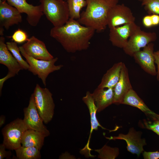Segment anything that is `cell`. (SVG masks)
I'll return each instance as SVG.
<instances>
[{
    "label": "cell",
    "mask_w": 159,
    "mask_h": 159,
    "mask_svg": "<svg viewBox=\"0 0 159 159\" xmlns=\"http://www.w3.org/2000/svg\"><path fill=\"white\" fill-rule=\"evenodd\" d=\"M95 31L92 28L81 24L77 20L69 18L64 25L52 27L50 35L67 52L74 53L89 48Z\"/></svg>",
    "instance_id": "6da1fadb"
},
{
    "label": "cell",
    "mask_w": 159,
    "mask_h": 159,
    "mask_svg": "<svg viewBox=\"0 0 159 159\" xmlns=\"http://www.w3.org/2000/svg\"><path fill=\"white\" fill-rule=\"evenodd\" d=\"M85 0L86 8L77 20L81 24L92 28L98 32L103 31L107 26L109 10L118 4L119 0Z\"/></svg>",
    "instance_id": "7a4b0ae2"
},
{
    "label": "cell",
    "mask_w": 159,
    "mask_h": 159,
    "mask_svg": "<svg viewBox=\"0 0 159 159\" xmlns=\"http://www.w3.org/2000/svg\"><path fill=\"white\" fill-rule=\"evenodd\" d=\"M42 11L54 27L64 24L69 19L67 1L63 0H40Z\"/></svg>",
    "instance_id": "3957f363"
},
{
    "label": "cell",
    "mask_w": 159,
    "mask_h": 159,
    "mask_svg": "<svg viewBox=\"0 0 159 159\" xmlns=\"http://www.w3.org/2000/svg\"><path fill=\"white\" fill-rule=\"evenodd\" d=\"M33 93L38 112L44 122L47 124L52 120L54 113L52 94L48 89L42 88L37 84Z\"/></svg>",
    "instance_id": "277c9868"
},
{
    "label": "cell",
    "mask_w": 159,
    "mask_h": 159,
    "mask_svg": "<svg viewBox=\"0 0 159 159\" xmlns=\"http://www.w3.org/2000/svg\"><path fill=\"white\" fill-rule=\"evenodd\" d=\"M19 48L21 55L25 58L29 65L28 70L34 75H37L45 86L46 85V79L49 74L59 70L63 67L62 65L54 64L58 59L57 57L48 61L38 59L27 55L21 46L19 47Z\"/></svg>",
    "instance_id": "5b68a950"
},
{
    "label": "cell",
    "mask_w": 159,
    "mask_h": 159,
    "mask_svg": "<svg viewBox=\"0 0 159 159\" xmlns=\"http://www.w3.org/2000/svg\"><path fill=\"white\" fill-rule=\"evenodd\" d=\"M28 129L23 120L19 118L6 125L2 130L3 143L6 148L13 150L21 146L24 134Z\"/></svg>",
    "instance_id": "8992f818"
},
{
    "label": "cell",
    "mask_w": 159,
    "mask_h": 159,
    "mask_svg": "<svg viewBox=\"0 0 159 159\" xmlns=\"http://www.w3.org/2000/svg\"><path fill=\"white\" fill-rule=\"evenodd\" d=\"M24 112L23 120L28 129L40 132L46 137L50 135L49 131L44 125L43 120L38 112L33 93L30 97L28 107L24 108Z\"/></svg>",
    "instance_id": "52a82bcc"
},
{
    "label": "cell",
    "mask_w": 159,
    "mask_h": 159,
    "mask_svg": "<svg viewBox=\"0 0 159 159\" xmlns=\"http://www.w3.org/2000/svg\"><path fill=\"white\" fill-rule=\"evenodd\" d=\"M5 39L3 36L0 37V63L6 66L8 69L7 74L0 79V94L4 82L8 79L18 74L19 71L24 69L8 50Z\"/></svg>",
    "instance_id": "ba28073f"
},
{
    "label": "cell",
    "mask_w": 159,
    "mask_h": 159,
    "mask_svg": "<svg viewBox=\"0 0 159 159\" xmlns=\"http://www.w3.org/2000/svg\"><path fill=\"white\" fill-rule=\"evenodd\" d=\"M157 38L154 32H147L142 30L140 26L130 37L126 46L123 49L127 54L133 57L136 52L140 50L148 44L155 41Z\"/></svg>",
    "instance_id": "9c48e42d"
},
{
    "label": "cell",
    "mask_w": 159,
    "mask_h": 159,
    "mask_svg": "<svg viewBox=\"0 0 159 159\" xmlns=\"http://www.w3.org/2000/svg\"><path fill=\"white\" fill-rule=\"evenodd\" d=\"M135 17L131 9L124 4H117L109 10L107 26L110 29L125 24L135 22Z\"/></svg>",
    "instance_id": "30bf717a"
},
{
    "label": "cell",
    "mask_w": 159,
    "mask_h": 159,
    "mask_svg": "<svg viewBox=\"0 0 159 159\" xmlns=\"http://www.w3.org/2000/svg\"><path fill=\"white\" fill-rule=\"evenodd\" d=\"M138 26L133 22L110 29L109 40L113 46L123 49L127 44L128 38L134 33Z\"/></svg>",
    "instance_id": "8fae6325"
},
{
    "label": "cell",
    "mask_w": 159,
    "mask_h": 159,
    "mask_svg": "<svg viewBox=\"0 0 159 159\" xmlns=\"http://www.w3.org/2000/svg\"><path fill=\"white\" fill-rule=\"evenodd\" d=\"M10 5L16 9L21 13L26 14V20L31 26L37 25L44 15L40 4L34 6L26 0H5Z\"/></svg>",
    "instance_id": "7c38bea8"
},
{
    "label": "cell",
    "mask_w": 159,
    "mask_h": 159,
    "mask_svg": "<svg viewBox=\"0 0 159 159\" xmlns=\"http://www.w3.org/2000/svg\"><path fill=\"white\" fill-rule=\"evenodd\" d=\"M141 135V132L137 131L133 127H131L126 134L121 133L117 136H111L106 138L110 140H125L127 143V150L139 156L144 151L143 147L146 144L145 139L142 138Z\"/></svg>",
    "instance_id": "4fadbf2b"
},
{
    "label": "cell",
    "mask_w": 159,
    "mask_h": 159,
    "mask_svg": "<svg viewBox=\"0 0 159 159\" xmlns=\"http://www.w3.org/2000/svg\"><path fill=\"white\" fill-rule=\"evenodd\" d=\"M154 44L152 42L148 44L142 50L135 52L133 57L136 63L146 72L152 76L157 74L154 55Z\"/></svg>",
    "instance_id": "5bb4252c"
},
{
    "label": "cell",
    "mask_w": 159,
    "mask_h": 159,
    "mask_svg": "<svg viewBox=\"0 0 159 159\" xmlns=\"http://www.w3.org/2000/svg\"><path fill=\"white\" fill-rule=\"evenodd\" d=\"M21 14L5 0H0V28L8 30L10 26L21 23Z\"/></svg>",
    "instance_id": "9a60e30c"
},
{
    "label": "cell",
    "mask_w": 159,
    "mask_h": 159,
    "mask_svg": "<svg viewBox=\"0 0 159 159\" xmlns=\"http://www.w3.org/2000/svg\"><path fill=\"white\" fill-rule=\"evenodd\" d=\"M21 47L27 55L35 59L48 61L54 58L44 43L35 36L31 37Z\"/></svg>",
    "instance_id": "2e32d148"
},
{
    "label": "cell",
    "mask_w": 159,
    "mask_h": 159,
    "mask_svg": "<svg viewBox=\"0 0 159 159\" xmlns=\"http://www.w3.org/2000/svg\"><path fill=\"white\" fill-rule=\"evenodd\" d=\"M132 88L127 68L123 63L119 80L114 88V104L116 105L122 104L126 94Z\"/></svg>",
    "instance_id": "e0dca14e"
},
{
    "label": "cell",
    "mask_w": 159,
    "mask_h": 159,
    "mask_svg": "<svg viewBox=\"0 0 159 159\" xmlns=\"http://www.w3.org/2000/svg\"><path fill=\"white\" fill-rule=\"evenodd\" d=\"M97 112H100L114 104V88H104L97 87L92 93Z\"/></svg>",
    "instance_id": "ac0fdd59"
},
{
    "label": "cell",
    "mask_w": 159,
    "mask_h": 159,
    "mask_svg": "<svg viewBox=\"0 0 159 159\" xmlns=\"http://www.w3.org/2000/svg\"><path fill=\"white\" fill-rule=\"evenodd\" d=\"M122 104L129 105L139 109L153 120H159V115L149 109L132 88L126 94Z\"/></svg>",
    "instance_id": "d6986e66"
},
{
    "label": "cell",
    "mask_w": 159,
    "mask_h": 159,
    "mask_svg": "<svg viewBox=\"0 0 159 159\" xmlns=\"http://www.w3.org/2000/svg\"><path fill=\"white\" fill-rule=\"evenodd\" d=\"M82 100L87 106L89 110L91 123V129L90 135L86 145L85 149L87 150L88 152H90L91 149L89 146L90 140L92 133L94 130H97L99 127H101L104 129H106L103 127L99 123L96 117V113L97 112V108L95 104L92 94L89 91H87L86 95L83 97Z\"/></svg>",
    "instance_id": "ffe728a7"
},
{
    "label": "cell",
    "mask_w": 159,
    "mask_h": 159,
    "mask_svg": "<svg viewBox=\"0 0 159 159\" xmlns=\"http://www.w3.org/2000/svg\"><path fill=\"white\" fill-rule=\"evenodd\" d=\"M123 63L120 62L114 64L104 74L97 87L114 88L119 80Z\"/></svg>",
    "instance_id": "44dd1931"
},
{
    "label": "cell",
    "mask_w": 159,
    "mask_h": 159,
    "mask_svg": "<svg viewBox=\"0 0 159 159\" xmlns=\"http://www.w3.org/2000/svg\"><path fill=\"white\" fill-rule=\"evenodd\" d=\"M46 136L42 133L32 129H28L23 137L21 144L24 147H34L40 150L44 145Z\"/></svg>",
    "instance_id": "7402d4cb"
},
{
    "label": "cell",
    "mask_w": 159,
    "mask_h": 159,
    "mask_svg": "<svg viewBox=\"0 0 159 159\" xmlns=\"http://www.w3.org/2000/svg\"><path fill=\"white\" fill-rule=\"evenodd\" d=\"M18 159H38L41 158L40 150L34 147L21 146L15 150Z\"/></svg>",
    "instance_id": "603a6c76"
},
{
    "label": "cell",
    "mask_w": 159,
    "mask_h": 159,
    "mask_svg": "<svg viewBox=\"0 0 159 159\" xmlns=\"http://www.w3.org/2000/svg\"><path fill=\"white\" fill-rule=\"evenodd\" d=\"M69 18L78 19L80 17V11L82 8L86 6L85 0H67Z\"/></svg>",
    "instance_id": "cb8c5ba5"
},
{
    "label": "cell",
    "mask_w": 159,
    "mask_h": 159,
    "mask_svg": "<svg viewBox=\"0 0 159 159\" xmlns=\"http://www.w3.org/2000/svg\"><path fill=\"white\" fill-rule=\"evenodd\" d=\"M6 44L8 50L23 69H28L29 65L26 61H25L22 57L19 47L18 46L17 43L14 42H8Z\"/></svg>",
    "instance_id": "d4e9b609"
},
{
    "label": "cell",
    "mask_w": 159,
    "mask_h": 159,
    "mask_svg": "<svg viewBox=\"0 0 159 159\" xmlns=\"http://www.w3.org/2000/svg\"><path fill=\"white\" fill-rule=\"evenodd\" d=\"M96 151L99 153L98 157L101 159H115L119 154L118 148H111L106 145Z\"/></svg>",
    "instance_id": "484cf974"
},
{
    "label": "cell",
    "mask_w": 159,
    "mask_h": 159,
    "mask_svg": "<svg viewBox=\"0 0 159 159\" xmlns=\"http://www.w3.org/2000/svg\"><path fill=\"white\" fill-rule=\"evenodd\" d=\"M141 5L149 14L159 15V0H144Z\"/></svg>",
    "instance_id": "4316f807"
},
{
    "label": "cell",
    "mask_w": 159,
    "mask_h": 159,
    "mask_svg": "<svg viewBox=\"0 0 159 159\" xmlns=\"http://www.w3.org/2000/svg\"><path fill=\"white\" fill-rule=\"evenodd\" d=\"M150 121L143 120L139 122L141 127L152 130L159 136V120Z\"/></svg>",
    "instance_id": "83f0119b"
},
{
    "label": "cell",
    "mask_w": 159,
    "mask_h": 159,
    "mask_svg": "<svg viewBox=\"0 0 159 159\" xmlns=\"http://www.w3.org/2000/svg\"><path fill=\"white\" fill-rule=\"evenodd\" d=\"M11 38L14 42L18 44L27 42L29 39L26 33L20 29H18L14 33Z\"/></svg>",
    "instance_id": "f1b7e54d"
},
{
    "label": "cell",
    "mask_w": 159,
    "mask_h": 159,
    "mask_svg": "<svg viewBox=\"0 0 159 159\" xmlns=\"http://www.w3.org/2000/svg\"><path fill=\"white\" fill-rule=\"evenodd\" d=\"M6 147L3 143L0 145V159H3L5 158H9L12 155L10 151L6 150Z\"/></svg>",
    "instance_id": "f546056e"
},
{
    "label": "cell",
    "mask_w": 159,
    "mask_h": 159,
    "mask_svg": "<svg viewBox=\"0 0 159 159\" xmlns=\"http://www.w3.org/2000/svg\"><path fill=\"white\" fill-rule=\"evenodd\" d=\"M143 156L145 159H157L159 158V152H146L143 153Z\"/></svg>",
    "instance_id": "4dcf8cb0"
},
{
    "label": "cell",
    "mask_w": 159,
    "mask_h": 159,
    "mask_svg": "<svg viewBox=\"0 0 159 159\" xmlns=\"http://www.w3.org/2000/svg\"><path fill=\"white\" fill-rule=\"evenodd\" d=\"M143 25L146 27L149 28L153 26L151 15L144 16L143 19Z\"/></svg>",
    "instance_id": "1f68e13d"
},
{
    "label": "cell",
    "mask_w": 159,
    "mask_h": 159,
    "mask_svg": "<svg viewBox=\"0 0 159 159\" xmlns=\"http://www.w3.org/2000/svg\"><path fill=\"white\" fill-rule=\"evenodd\" d=\"M155 59V63L156 64L157 67V79L159 81V50L154 52Z\"/></svg>",
    "instance_id": "d6a6232c"
},
{
    "label": "cell",
    "mask_w": 159,
    "mask_h": 159,
    "mask_svg": "<svg viewBox=\"0 0 159 159\" xmlns=\"http://www.w3.org/2000/svg\"><path fill=\"white\" fill-rule=\"evenodd\" d=\"M153 26L159 24V15L155 14H150Z\"/></svg>",
    "instance_id": "836d02e7"
},
{
    "label": "cell",
    "mask_w": 159,
    "mask_h": 159,
    "mask_svg": "<svg viewBox=\"0 0 159 159\" xmlns=\"http://www.w3.org/2000/svg\"><path fill=\"white\" fill-rule=\"evenodd\" d=\"M6 117L5 116L1 115L0 117V127H1L5 123Z\"/></svg>",
    "instance_id": "e575fe53"
},
{
    "label": "cell",
    "mask_w": 159,
    "mask_h": 159,
    "mask_svg": "<svg viewBox=\"0 0 159 159\" xmlns=\"http://www.w3.org/2000/svg\"><path fill=\"white\" fill-rule=\"evenodd\" d=\"M139 1H141V2H142L144 0H137Z\"/></svg>",
    "instance_id": "d590c367"
}]
</instances>
